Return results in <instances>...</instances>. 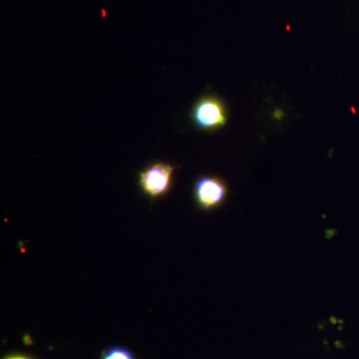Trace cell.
I'll return each mask as SVG.
<instances>
[{"mask_svg":"<svg viewBox=\"0 0 359 359\" xmlns=\"http://www.w3.org/2000/svg\"><path fill=\"white\" fill-rule=\"evenodd\" d=\"M196 128L205 132H215L223 128L228 122V109L219 97L208 94L194 103L190 113Z\"/></svg>","mask_w":359,"mask_h":359,"instance_id":"cell-1","label":"cell"},{"mask_svg":"<svg viewBox=\"0 0 359 359\" xmlns=\"http://www.w3.org/2000/svg\"><path fill=\"white\" fill-rule=\"evenodd\" d=\"M177 166L166 162L152 163L138 174V185L141 192L150 200L165 197L174 183V172Z\"/></svg>","mask_w":359,"mask_h":359,"instance_id":"cell-2","label":"cell"},{"mask_svg":"<svg viewBox=\"0 0 359 359\" xmlns=\"http://www.w3.org/2000/svg\"><path fill=\"white\" fill-rule=\"evenodd\" d=\"M196 204L204 211L221 207L228 197L226 182L219 177L205 175L196 180L193 188Z\"/></svg>","mask_w":359,"mask_h":359,"instance_id":"cell-3","label":"cell"},{"mask_svg":"<svg viewBox=\"0 0 359 359\" xmlns=\"http://www.w3.org/2000/svg\"><path fill=\"white\" fill-rule=\"evenodd\" d=\"M101 359H135V356L126 347L116 346L106 349Z\"/></svg>","mask_w":359,"mask_h":359,"instance_id":"cell-4","label":"cell"},{"mask_svg":"<svg viewBox=\"0 0 359 359\" xmlns=\"http://www.w3.org/2000/svg\"><path fill=\"white\" fill-rule=\"evenodd\" d=\"M4 359H33L30 358V356L25 355V354H11V355H7L6 358Z\"/></svg>","mask_w":359,"mask_h":359,"instance_id":"cell-5","label":"cell"}]
</instances>
